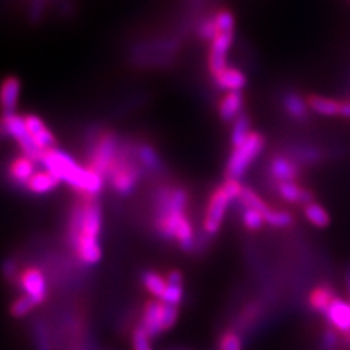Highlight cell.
I'll use <instances>...</instances> for the list:
<instances>
[{"instance_id":"9a60e30c","label":"cell","mask_w":350,"mask_h":350,"mask_svg":"<svg viewBox=\"0 0 350 350\" xmlns=\"http://www.w3.org/2000/svg\"><path fill=\"white\" fill-rule=\"evenodd\" d=\"M327 325L345 337L350 333V301L337 297L325 314Z\"/></svg>"},{"instance_id":"4316f807","label":"cell","mask_w":350,"mask_h":350,"mask_svg":"<svg viewBox=\"0 0 350 350\" xmlns=\"http://www.w3.org/2000/svg\"><path fill=\"white\" fill-rule=\"evenodd\" d=\"M308 107L320 116L325 117H334V116H340V109H342V101H336L332 100V98H325V96H319V95H312L308 98Z\"/></svg>"},{"instance_id":"ffe728a7","label":"cell","mask_w":350,"mask_h":350,"mask_svg":"<svg viewBox=\"0 0 350 350\" xmlns=\"http://www.w3.org/2000/svg\"><path fill=\"white\" fill-rule=\"evenodd\" d=\"M338 297L336 289L328 283H321L319 286H315L310 295H308V306L311 311L319 314L321 317H325L328 308L333 304V301Z\"/></svg>"},{"instance_id":"277c9868","label":"cell","mask_w":350,"mask_h":350,"mask_svg":"<svg viewBox=\"0 0 350 350\" xmlns=\"http://www.w3.org/2000/svg\"><path fill=\"white\" fill-rule=\"evenodd\" d=\"M244 185L237 180H225L211 193L202 219V235L212 239L221 231L229 207L239 199Z\"/></svg>"},{"instance_id":"ba28073f","label":"cell","mask_w":350,"mask_h":350,"mask_svg":"<svg viewBox=\"0 0 350 350\" xmlns=\"http://www.w3.org/2000/svg\"><path fill=\"white\" fill-rule=\"evenodd\" d=\"M0 137L12 139L21 153L36 161L40 159L41 152L29 135L24 116L18 113L0 114Z\"/></svg>"},{"instance_id":"ac0fdd59","label":"cell","mask_w":350,"mask_h":350,"mask_svg":"<svg viewBox=\"0 0 350 350\" xmlns=\"http://www.w3.org/2000/svg\"><path fill=\"white\" fill-rule=\"evenodd\" d=\"M29 333L36 350H54V347H56L53 325L44 317L37 315L31 320Z\"/></svg>"},{"instance_id":"836d02e7","label":"cell","mask_w":350,"mask_h":350,"mask_svg":"<svg viewBox=\"0 0 350 350\" xmlns=\"http://www.w3.org/2000/svg\"><path fill=\"white\" fill-rule=\"evenodd\" d=\"M262 314V306L260 302L254 301L250 302L248 305L244 306V310L241 311V314L238 315V325L239 328H245L253 327L256 324V321L260 319V315Z\"/></svg>"},{"instance_id":"d590c367","label":"cell","mask_w":350,"mask_h":350,"mask_svg":"<svg viewBox=\"0 0 350 350\" xmlns=\"http://www.w3.org/2000/svg\"><path fill=\"white\" fill-rule=\"evenodd\" d=\"M293 152H289L291 157L293 155L295 162H304V163H315L321 159V152L315 146L311 145H299L292 149Z\"/></svg>"},{"instance_id":"7a4b0ae2","label":"cell","mask_w":350,"mask_h":350,"mask_svg":"<svg viewBox=\"0 0 350 350\" xmlns=\"http://www.w3.org/2000/svg\"><path fill=\"white\" fill-rule=\"evenodd\" d=\"M189 191L178 185H162L153 193V221L155 234L168 243H177L184 253L199 251V239L189 215Z\"/></svg>"},{"instance_id":"f35d334b","label":"cell","mask_w":350,"mask_h":350,"mask_svg":"<svg viewBox=\"0 0 350 350\" xmlns=\"http://www.w3.org/2000/svg\"><path fill=\"white\" fill-rule=\"evenodd\" d=\"M196 36L199 37V40H202L204 42H211L217 36L215 24H213V19H212V15L204 16L200 21H197V24H196Z\"/></svg>"},{"instance_id":"8992f818","label":"cell","mask_w":350,"mask_h":350,"mask_svg":"<svg viewBox=\"0 0 350 350\" xmlns=\"http://www.w3.org/2000/svg\"><path fill=\"white\" fill-rule=\"evenodd\" d=\"M122 144L123 140L114 130H95L88 140L85 165L103 177L107 183L108 172L118 157Z\"/></svg>"},{"instance_id":"2e32d148","label":"cell","mask_w":350,"mask_h":350,"mask_svg":"<svg viewBox=\"0 0 350 350\" xmlns=\"http://www.w3.org/2000/svg\"><path fill=\"white\" fill-rule=\"evenodd\" d=\"M299 163L295 162L291 157L275 155L269 162V175L276 184L297 181L299 175Z\"/></svg>"},{"instance_id":"e575fe53","label":"cell","mask_w":350,"mask_h":350,"mask_svg":"<svg viewBox=\"0 0 350 350\" xmlns=\"http://www.w3.org/2000/svg\"><path fill=\"white\" fill-rule=\"evenodd\" d=\"M262 216H265V222L271 228L283 229V228H288L293 224V216L288 211L271 209L270 207V211H267Z\"/></svg>"},{"instance_id":"d6986e66","label":"cell","mask_w":350,"mask_h":350,"mask_svg":"<svg viewBox=\"0 0 350 350\" xmlns=\"http://www.w3.org/2000/svg\"><path fill=\"white\" fill-rule=\"evenodd\" d=\"M213 83L219 91L224 92H243L247 86V76L243 70L234 66H228L221 73L213 76Z\"/></svg>"},{"instance_id":"b9f144b4","label":"cell","mask_w":350,"mask_h":350,"mask_svg":"<svg viewBox=\"0 0 350 350\" xmlns=\"http://www.w3.org/2000/svg\"><path fill=\"white\" fill-rule=\"evenodd\" d=\"M343 283H345V291H346V295H347V299L350 301V262H349L346 270H345Z\"/></svg>"},{"instance_id":"e0dca14e","label":"cell","mask_w":350,"mask_h":350,"mask_svg":"<svg viewBox=\"0 0 350 350\" xmlns=\"http://www.w3.org/2000/svg\"><path fill=\"white\" fill-rule=\"evenodd\" d=\"M22 91V82L18 76L9 75L0 82V111L2 114L16 113Z\"/></svg>"},{"instance_id":"1f68e13d","label":"cell","mask_w":350,"mask_h":350,"mask_svg":"<svg viewBox=\"0 0 350 350\" xmlns=\"http://www.w3.org/2000/svg\"><path fill=\"white\" fill-rule=\"evenodd\" d=\"M304 215L308 219V222L317 228H325L330 224V216L325 212L323 206L319 203H310L304 206Z\"/></svg>"},{"instance_id":"7402d4cb","label":"cell","mask_w":350,"mask_h":350,"mask_svg":"<svg viewBox=\"0 0 350 350\" xmlns=\"http://www.w3.org/2000/svg\"><path fill=\"white\" fill-rule=\"evenodd\" d=\"M276 191L282 200L292 203V204H310L312 203L314 196L308 189H304L297 181L279 183L276 184Z\"/></svg>"},{"instance_id":"d4e9b609","label":"cell","mask_w":350,"mask_h":350,"mask_svg":"<svg viewBox=\"0 0 350 350\" xmlns=\"http://www.w3.org/2000/svg\"><path fill=\"white\" fill-rule=\"evenodd\" d=\"M282 105L283 109L288 113L291 118H293L295 122L304 123L308 120L310 113H308V103L304 101V98L297 94V92H286L282 96Z\"/></svg>"},{"instance_id":"30bf717a","label":"cell","mask_w":350,"mask_h":350,"mask_svg":"<svg viewBox=\"0 0 350 350\" xmlns=\"http://www.w3.org/2000/svg\"><path fill=\"white\" fill-rule=\"evenodd\" d=\"M235 34H219L209 42L207 51V69L213 78L228 68V53L234 44Z\"/></svg>"},{"instance_id":"603a6c76","label":"cell","mask_w":350,"mask_h":350,"mask_svg":"<svg viewBox=\"0 0 350 350\" xmlns=\"http://www.w3.org/2000/svg\"><path fill=\"white\" fill-rule=\"evenodd\" d=\"M167 291L161 301L167 305L180 306L184 301V276L180 270H170L167 275Z\"/></svg>"},{"instance_id":"74e56055","label":"cell","mask_w":350,"mask_h":350,"mask_svg":"<svg viewBox=\"0 0 350 350\" xmlns=\"http://www.w3.org/2000/svg\"><path fill=\"white\" fill-rule=\"evenodd\" d=\"M130 340H131V349L133 350H153L152 338L139 324H136L133 328H131Z\"/></svg>"},{"instance_id":"3957f363","label":"cell","mask_w":350,"mask_h":350,"mask_svg":"<svg viewBox=\"0 0 350 350\" xmlns=\"http://www.w3.org/2000/svg\"><path fill=\"white\" fill-rule=\"evenodd\" d=\"M38 163L41 168L51 172L60 184L68 185L85 199H98L107 185L103 177L59 146L42 152Z\"/></svg>"},{"instance_id":"60d3db41","label":"cell","mask_w":350,"mask_h":350,"mask_svg":"<svg viewBox=\"0 0 350 350\" xmlns=\"http://www.w3.org/2000/svg\"><path fill=\"white\" fill-rule=\"evenodd\" d=\"M21 269H22V266H19V262L16 261V258L9 257V258H6V260L2 262V269H0V271H2L3 279H5L8 283L12 284V286L15 288V283H16V280H18Z\"/></svg>"},{"instance_id":"8d00e7d4","label":"cell","mask_w":350,"mask_h":350,"mask_svg":"<svg viewBox=\"0 0 350 350\" xmlns=\"http://www.w3.org/2000/svg\"><path fill=\"white\" fill-rule=\"evenodd\" d=\"M241 222H243V226L248 231L254 232L258 231V229L262 228L265 225V216L260 213L258 211L254 209H241Z\"/></svg>"},{"instance_id":"83f0119b","label":"cell","mask_w":350,"mask_h":350,"mask_svg":"<svg viewBox=\"0 0 350 350\" xmlns=\"http://www.w3.org/2000/svg\"><path fill=\"white\" fill-rule=\"evenodd\" d=\"M37 305L29 297L24 293H19L18 297L14 298V301L9 305V314L15 320H24L36 311Z\"/></svg>"},{"instance_id":"d6a6232c","label":"cell","mask_w":350,"mask_h":350,"mask_svg":"<svg viewBox=\"0 0 350 350\" xmlns=\"http://www.w3.org/2000/svg\"><path fill=\"white\" fill-rule=\"evenodd\" d=\"M244 342L243 336L235 328H226L219 336L217 340V350H243Z\"/></svg>"},{"instance_id":"4dcf8cb0","label":"cell","mask_w":350,"mask_h":350,"mask_svg":"<svg viewBox=\"0 0 350 350\" xmlns=\"http://www.w3.org/2000/svg\"><path fill=\"white\" fill-rule=\"evenodd\" d=\"M213 24L219 34H235V16L228 9H221L212 15Z\"/></svg>"},{"instance_id":"52a82bcc","label":"cell","mask_w":350,"mask_h":350,"mask_svg":"<svg viewBox=\"0 0 350 350\" xmlns=\"http://www.w3.org/2000/svg\"><path fill=\"white\" fill-rule=\"evenodd\" d=\"M266 146V139L258 131H251V135L231 149L225 165V180H243L250 167Z\"/></svg>"},{"instance_id":"7c38bea8","label":"cell","mask_w":350,"mask_h":350,"mask_svg":"<svg viewBox=\"0 0 350 350\" xmlns=\"http://www.w3.org/2000/svg\"><path fill=\"white\" fill-rule=\"evenodd\" d=\"M40 170V163L34 158H29L24 153L15 155L9 161L6 167V175L9 181L12 183L15 187L25 189L29 180L32 178L37 171Z\"/></svg>"},{"instance_id":"f546056e","label":"cell","mask_w":350,"mask_h":350,"mask_svg":"<svg viewBox=\"0 0 350 350\" xmlns=\"http://www.w3.org/2000/svg\"><path fill=\"white\" fill-rule=\"evenodd\" d=\"M251 123L250 118L245 113L241 114L239 117H237L232 123V129H231V135H229V140H231V146H238L251 135Z\"/></svg>"},{"instance_id":"6da1fadb","label":"cell","mask_w":350,"mask_h":350,"mask_svg":"<svg viewBox=\"0 0 350 350\" xmlns=\"http://www.w3.org/2000/svg\"><path fill=\"white\" fill-rule=\"evenodd\" d=\"M103 228L104 211L100 200L78 197L70 206L63 238L75 262L82 269H91L103 260Z\"/></svg>"},{"instance_id":"ab89813d","label":"cell","mask_w":350,"mask_h":350,"mask_svg":"<svg viewBox=\"0 0 350 350\" xmlns=\"http://www.w3.org/2000/svg\"><path fill=\"white\" fill-rule=\"evenodd\" d=\"M342 343V338L338 337V333L330 325H325L324 330L321 332L320 337V349L321 350H338Z\"/></svg>"},{"instance_id":"4fadbf2b","label":"cell","mask_w":350,"mask_h":350,"mask_svg":"<svg viewBox=\"0 0 350 350\" xmlns=\"http://www.w3.org/2000/svg\"><path fill=\"white\" fill-rule=\"evenodd\" d=\"M25 123L28 127L29 135L34 140V144L40 149V152H47L53 148H57V139L54 136L50 127L44 120L37 114H25Z\"/></svg>"},{"instance_id":"44dd1931","label":"cell","mask_w":350,"mask_h":350,"mask_svg":"<svg viewBox=\"0 0 350 350\" xmlns=\"http://www.w3.org/2000/svg\"><path fill=\"white\" fill-rule=\"evenodd\" d=\"M244 101L243 92H225L217 105V114L222 122L234 123V120L244 113Z\"/></svg>"},{"instance_id":"cb8c5ba5","label":"cell","mask_w":350,"mask_h":350,"mask_svg":"<svg viewBox=\"0 0 350 350\" xmlns=\"http://www.w3.org/2000/svg\"><path fill=\"white\" fill-rule=\"evenodd\" d=\"M60 185H62L60 181L54 177L51 172L40 167V170L34 175H32V178L27 184L25 190L31 194L44 196V194H49V193H53L54 190H57V187H60Z\"/></svg>"},{"instance_id":"5bb4252c","label":"cell","mask_w":350,"mask_h":350,"mask_svg":"<svg viewBox=\"0 0 350 350\" xmlns=\"http://www.w3.org/2000/svg\"><path fill=\"white\" fill-rule=\"evenodd\" d=\"M133 153L140 163V167L145 170L146 175H162L163 174V161L155 146L148 142H131Z\"/></svg>"},{"instance_id":"7bdbcfd3","label":"cell","mask_w":350,"mask_h":350,"mask_svg":"<svg viewBox=\"0 0 350 350\" xmlns=\"http://www.w3.org/2000/svg\"><path fill=\"white\" fill-rule=\"evenodd\" d=\"M340 116L346 117V118H350V101H342Z\"/></svg>"},{"instance_id":"f1b7e54d","label":"cell","mask_w":350,"mask_h":350,"mask_svg":"<svg viewBox=\"0 0 350 350\" xmlns=\"http://www.w3.org/2000/svg\"><path fill=\"white\" fill-rule=\"evenodd\" d=\"M237 203L239 204L241 209H254L262 215H265L267 211H270V206L262 200L253 189L247 187V185H244L243 193H241Z\"/></svg>"},{"instance_id":"9c48e42d","label":"cell","mask_w":350,"mask_h":350,"mask_svg":"<svg viewBox=\"0 0 350 350\" xmlns=\"http://www.w3.org/2000/svg\"><path fill=\"white\" fill-rule=\"evenodd\" d=\"M15 288L29 297L37 306L44 305L49 301L50 295V280L47 273L38 266H22Z\"/></svg>"},{"instance_id":"484cf974","label":"cell","mask_w":350,"mask_h":350,"mask_svg":"<svg viewBox=\"0 0 350 350\" xmlns=\"http://www.w3.org/2000/svg\"><path fill=\"white\" fill-rule=\"evenodd\" d=\"M140 283L150 297L159 299L163 297L167 291V279L161 273L155 270H144L140 273Z\"/></svg>"},{"instance_id":"5b68a950","label":"cell","mask_w":350,"mask_h":350,"mask_svg":"<svg viewBox=\"0 0 350 350\" xmlns=\"http://www.w3.org/2000/svg\"><path fill=\"white\" fill-rule=\"evenodd\" d=\"M144 175L146 172L135 157L131 142L123 140L118 157L108 172L107 185L120 197H127L137 190Z\"/></svg>"},{"instance_id":"8fae6325","label":"cell","mask_w":350,"mask_h":350,"mask_svg":"<svg viewBox=\"0 0 350 350\" xmlns=\"http://www.w3.org/2000/svg\"><path fill=\"white\" fill-rule=\"evenodd\" d=\"M163 314H165V304L159 299L148 301L142 306L139 325L144 328L150 338H157L165 333V328H163Z\"/></svg>"}]
</instances>
